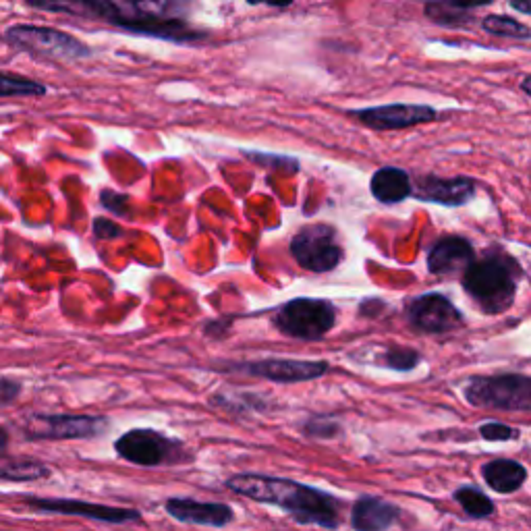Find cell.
<instances>
[{"label":"cell","instance_id":"cell-16","mask_svg":"<svg viewBox=\"0 0 531 531\" xmlns=\"http://www.w3.org/2000/svg\"><path fill=\"white\" fill-rule=\"evenodd\" d=\"M475 262L473 245L457 235L438 239L428 254V270L436 276H453L465 272Z\"/></svg>","mask_w":531,"mask_h":531},{"label":"cell","instance_id":"cell-21","mask_svg":"<svg viewBox=\"0 0 531 531\" xmlns=\"http://www.w3.org/2000/svg\"><path fill=\"white\" fill-rule=\"evenodd\" d=\"M455 500L459 502L461 509L473 519H486L494 515V502L475 486H461L455 492Z\"/></svg>","mask_w":531,"mask_h":531},{"label":"cell","instance_id":"cell-10","mask_svg":"<svg viewBox=\"0 0 531 531\" xmlns=\"http://www.w3.org/2000/svg\"><path fill=\"white\" fill-rule=\"evenodd\" d=\"M349 115L372 131H399L438 119L436 108L428 104H382L357 108L351 110Z\"/></svg>","mask_w":531,"mask_h":531},{"label":"cell","instance_id":"cell-17","mask_svg":"<svg viewBox=\"0 0 531 531\" xmlns=\"http://www.w3.org/2000/svg\"><path fill=\"white\" fill-rule=\"evenodd\" d=\"M401 511L378 496H361L351 507V527L355 531H386L399 519Z\"/></svg>","mask_w":531,"mask_h":531},{"label":"cell","instance_id":"cell-2","mask_svg":"<svg viewBox=\"0 0 531 531\" xmlns=\"http://www.w3.org/2000/svg\"><path fill=\"white\" fill-rule=\"evenodd\" d=\"M227 488L249 500L276 505L301 525L337 529L341 523V502L320 488L268 475L241 473L227 480Z\"/></svg>","mask_w":531,"mask_h":531},{"label":"cell","instance_id":"cell-25","mask_svg":"<svg viewBox=\"0 0 531 531\" xmlns=\"http://www.w3.org/2000/svg\"><path fill=\"white\" fill-rule=\"evenodd\" d=\"M50 475L48 467L36 461H15L13 465L3 467V480L7 482H30V480H40Z\"/></svg>","mask_w":531,"mask_h":531},{"label":"cell","instance_id":"cell-28","mask_svg":"<svg viewBox=\"0 0 531 531\" xmlns=\"http://www.w3.org/2000/svg\"><path fill=\"white\" fill-rule=\"evenodd\" d=\"M100 200H102V206L108 208L110 212L127 214V195H119V193H113V191H102Z\"/></svg>","mask_w":531,"mask_h":531},{"label":"cell","instance_id":"cell-24","mask_svg":"<svg viewBox=\"0 0 531 531\" xmlns=\"http://www.w3.org/2000/svg\"><path fill=\"white\" fill-rule=\"evenodd\" d=\"M484 32L492 36H505V38H531V27L519 23L513 17L490 15L482 21Z\"/></svg>","mask_w":531,"mask_h":531},{"label":"cell","instance_id":"cell-33","mask_svg":"<svg viewBox=\"0 0 531 531\" xmlns=\"http://www.w3.org/2000/svg\"><path fill=\"white\" fill-rule=\"evenodd\" d=\"M511 7L523 15H531V0H509Z\"/></svg>","mask_w":531,"mask_h":531},{"label":"cell","instance_id":"cell-22","mask_svg":"<svg viewBox=\"0 0 531 531\" xmlns=\"http://www.w3.org/2000/svg\"><path fill=\"white\" fill-rule=\"evenodd\" d=\"M46 92H48L46 86H42L40 81H34V79L13 75L7 71L3 73V77H0V96L3 98H11V96L40 98V96H46Z\"/></svg>","mask_w":531,"mask_h":531},{"label":"cell","instance_id":"cell-31","mask_svg":"<svg viewBox=\"0 0 531 531\" xmlns=\"http://www.w3.org/2000/svg\"><path fill=\"white\" fill-rule=\"evenodd\" d=\"M245 3L251 7L266 5V7H274V9H285V7H291L295 0H245Z\"/></svg>","mask_w":531,"mask_h":531},{"label":"cell","instance_id":"cell-26","mask_svg":"<svg viewBox=\"0 0 531 531\" xmlns=\"http://www.w3.org/2000/svg\"><path fill=\"white\" fill-rule=\"evenodd\" d=\"M303 432L310 438H334L341 434V426L330 417H312L310 422L303 426Z\"/></svg>","mask_w":531,"mask_h":531},{"label":"cell","instance_id":"cell-14","mask_svg":"<svg viewBox=\"0 0 531 531\" xmlns=\"http://www.w3.org/2000/svg\"><path fill=\"white\" fill-rule=\"evenodd\" d=\"M413 195L422 202H432L440 206H465L475 195V181L469 177L442 179L436 175L419 177L413 187Z\"/></svg>","mask_w":531,"mask_h":531},{"label":"cell","instance_id":"cell-19","mask_svg":"<svg viewBox=\"0 0 531 531\" xmlns=\"http://www.w3.org/2000/svg\"><path fill=\"white\" fill-rule=\"evenodd\" d=\"M482 475L498 494H513L525 484L527 469L511 459H494L482 467Z\"/></svg>","mask_w":531,"mask_h":531},{"label":"cell","instance_id":"cell-29","mask_svg":"<svg viewBox=\"0 0 531 531\" xmlns=\"http://www.w3.org/2000/svg\"><path fill=\"white\" fill-rule=\"evenodd\" d=\"M94 233H96L100 239H115V237H119L123 231H121L117 225H113V222H108V220H104V218H96V220H94Z\"/></svg>","mask_w":531,"mask_h":531},{"label":"cell","instance_id":"cell-5","mask_svg":"<svg viewBox=\"0 0 531 531\" xmlns=\"http://www.w3.org/2000/svg\"><path fill=\"white\" fill-rule=\"evenodd\" d=\"M272 324L289 339L320 341L337 324V307L326 299H291L274 312Z\"/></svg>","mask_w":531,"mask_h":531},{"label":"cell","instance_id":"cell-32","mask_svg":"<svg viewBox=\"0 0 531 531\" xmlns=\"http://www.w3.org/2000/svg\"><path fill=\"white\" fill-rule=\"evenodd\" d=\"M453 5H457L459 9H465V11H471V9H478V7H486V5H492L494 0H451Z\"/></svg>","mask_w":531,"mask_h":531},{"label":"cell","instance_id":"cell-34","mask_svg":"<svg viewBox=\"0 0 531 531\" xmlns=\"http://www.w3.org/2000/svg\"><path fill=\"white\" fill-rule=\"evenodd\" d=\"M521 90H523L525 94H529V96H531V75L523 77V81H521Z\"/></svg>","mask_w":531,"mask_h":531},{"label":"cell","instance_id":"cell-7","mask_svg":"<svg viewBox=\"0 0 531 531\" xmlns=\"http://www.w3.org/2000/svg\"><path fill=\"white\" fill-rule=\"evenodd\" d=\"M115 451L121 459L142 465V467H158V465H175L183 461H191L185 446L173 438L148 428L129 430L115 442Z\"/></svg>","mask_w":531,"mask_h":531},{"label":"cell","instance_id":"cell-23","mask_svg":"<svg viewBox=\"0 0 531 531\" xmlns=\"http://www.w3.org/2000/svg\"><path fill=\"white\" fill-rule=\"evenodd\" d=\"M374 363L388 370H395V372H411L419 363V353L407 347H386L380 351Z\"/></svg>","mask_w":531,"mask_h":531},{"label":"cell","instance_id":"cell-3","mask_svg":"<svg viewBox=\"0 0 531 531\" xmlns=\"http://www.w3.org/2000/svg\"><path fill=\"white\" fill-rule=\"evenodd\" d=\"M521 270L511 256L488 254L463 272V289L486 314L507 312L515 301Z\"/></svg>","mask_w":531,"mask_h":531},{"label":"cell","instance_id":"cell-20","mask_svg":"<svg viewBox=\"0 0 531 531\" xmlns=\"http://www.w3.org/2000/svg\"><path fill=\"white\" fill-rule=\"evenodd\" d=\"M424 13L430 21L444 25V27H461L471 21L469 11L459 9L451 0H428Z\"/></svg>","mask_w":531,"mask_h":531},{"label":"cell","instance_id":"cell-30","mask_svg":"<svg viewBox=\"0 0 531 531\" xmlns=\"http://www.w3.org/2000/svg\"><path fill=\"white\" fill-rule=\"evenodd\" d=\"M0 388H3V390H0V403L7 407L19 395L21 386L17 382H13L11 378H3V384H0Z\"/></svg>","mask_w":531,"mask_h":531},{"label":"cell","instance_id":"cell-13","mask_svg":"<svg viewBox=\"0 0 531 531\" xmlns=\"http://www.w3.org/2000/svg\"><path fill=\"white\" fill-rule=\"evenodd\" d=\"M233 370L247 376L266 378L278 384H297L310 382L328 372L326 361H299V359H262L251 363H239Z\"/></svg>","mask_w":531,"mask_h":531},{"label":"cell","instance_id":"cell-9","mask_svg":"<svg viewBox=\"0 0 531 531\" xmlns=\"http://www.w3.org/2000/svg\"><path fill=\"white\" fill-rule=\"evenodd\" d=\"M108 419L100 415H34L25 426L30 440H90L106 434Z\"/></svg>","mask_w":531,"mask_h":531},{"label":"cell","instance_id":"cell-8","mask_svg":"<svg viewBox=\"0 0 531 531\" xmlns=\"http://www.w3.org/2000/svg\"><path fill=\"white\" fill-rule=\"evenodd\" d=\"M291 256L303 270L324 274L343 262L345 251L330 225H307L291 239Z\"/></svg>","mask_w":531,"mask_h":531},{"label":"cell","instance_id":"cell-15","mask_svg":"<svg viewBox=\"0 0 531 531\" xmlns=\"http://www.w3.org/2000/svg\"><path fill=\"white\" fill-rule=\"evenodd\" d=\"M164 509L173 519L191 525H204V527H227L235 513L231 507L222 505V502H202L193 498H169L164 502Z\"/></svg>","mask_w":531,"mask_h":531},{"label":"cell","instance_id":"cell-18","mask_svg":"<svg viewBox=\"0 0 531 531\" xmlns=\"http://www.w3.org/2000/svg\"><path fill=\"white\" fill-rule=\"evenodd\" d=\"M370 191L380 204H399L413 195V181L399 166H382L372 175Z\"/></svg>","mask_w":531,"mask_h":531},{"label":"cell","instance_id":"cell-27","mask_svg":"<svg viewBox=\"0 0 531 531\" xmlns=\"http://www.w3.org/2000/svg\"><path fill=\"white\" fill-rule=\"evenodd\" d=\"M517 430L507 426V424H500V422H486L480 428V436L488 442H505V440H513L517 438Z\"/></svg>","mask_w":531,"mask_h":531},{"label":"cell","instance_id":"cell-11","mask_svg":"<svg viewBox=\"0 0 531 531\" xmlns=\"http://www.w3.org/2000/svg\"><path fill=\"white\" fill-rule=\"evenodd\" d=\"M30 505L38 513H52V515H69V517H86L100 523H133L142 521V515L135 509H119L108 505H96L88 500H75V498H27Z\"/></svg>","mask_w":531,"mask_h":531},{"label":"cell","instance_id":"cell-4","mask_svg":"<svg viewBox=\"0 0 531 531\" xmlns=\"http://www.w3.org/2000/svg\"><path fill=\"white\" fill-rule=\"evenodd\" d=\"M5 42L19 52L52 63H77L92 57L88 44L46 25H13L5 32Z\"/></svg>","mask_w":531,"mask_h":531},{"label":"cell","instance_id":"cell-6","mask_svg":"<svg viewBox=\"0 0 531 531\" xmlns=\"http://www.w3.org/2000/svg\"><path fill=\"white\" fill-rule=\"evenodd\" d=\"M465 399L482 409L531 411V378L521 374L475 376L465 386Z\"/></svg>","mask_w":531,"mask_h":531},{"label":"cell","instance_id":"cell-1","mask_svg":"<svg viewBox=\"0 0 531 531\" xmlns=\"http://www.w3.org/2000/svg\"><path fill=\"white\" fill-rule=\"evenodd\" d=\"M27 5L81 19H96L119 30L169 40L198 42L206 34L187 21L185 0H25Z\"/></svg>","mask_w":531,"mask_h":531},{"label":"cell","instance_id":"cell-12","mask_svg":"<svg viewBox=\"0 0 531 531\" xmlns=\"http://www.w3.org/2000/svg\"><path fill=\"white\" fill-rule=\"evenodd\" d=\"M409 324L426 334H444L463 324V314L440 293H426L415 297L407 307Z\"/></svg>","mask_w":531,"mask_h":531}]
</instances>
